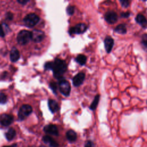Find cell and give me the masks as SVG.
<instances>
[{
	"instance_id": "8",
	"label": "cell",
	"mask_w": 147,
	"mask_h": 147,
	"mask_svg": "<svg viewBox=\"0 0 147 147\" xmlns=\"http://www.w3.org/2000/svg\"><path fill=\"white\" fill-rule=\"evenodd\" d=\"M31 33L32 40L35 42H38L41 41L45 37L44 32L41 30L34 29L31 32Z\"/></svg>"
},
{
	"instance_id": "28",
	"label": "cell",
	"mask_w": 147,
	"mask_h": 147,
	"mask_svg": "<svg viewBox=\"0 0 147 147\" xmlns=\"http://www.w3.org/2000/svg\"><path fill=\"white\" fill-rule=\"evenodd\" d=\"M130 16V13L129 11H126V12H121V17L123 18H127L129 17Z\"/></svg>"
},
{
	"instance_id": "12",
	"label": "cell",
	"mask_w": 147,
	"mask_h": 147,
	"mask_svg": "<svg viewBox=\"0 0 147 147\" xmlns=\"http://www.w3.org/2000/svg\"><path fill=\"white\" fill-rule=\"evenodd\" d=\"M44 131L48 134L54 136H57L59 134L57 127L56 125L52 124L46 125L44 127Z\"/></svg>"
},
{
	"instance_id": "34",
	"label": "cell",
	"mask_w": 147,
	"mask_h": 147,
	"mask_svg": "<svg viewBox=\"0 0 147 147\" xmlns=\"http://www.w3.org/2000/svg\"><path fill=\"white\" fill-rule=\"evenodd\" d=\"M3 147H11V146H3Z\"/></svg>"
},
{
	"instance_id": "10",
	"label": "cell",
	"mask_w": 147,
	"mask_h": 147,
	"mask_svg": "<svg viewBox=\"0 0 147 147\" xmlns=\"http://www.w3.org/2000/svg\"><path fill=\"white\" fill-rule=\"evenodd\" d=\"M13 121V117L10 114H3L0 116V123L5 126H9Z\"/></svg>"
},
{
	"instance_id": "9",
	"label": "cell",
	"mask_w": 147,
	"mask_h": 147,
	"mask_svg": "<svg viewBox=\"0 0 147 147\" xmlns=\"http://www.w3.org/2000/svg\"><path fill=\"white\" fill-rule=\"evenodd\" d=\"M114 44V39L110 36H107L104 40L105 49L107 53L111 52Z\"/></svg>"
},
{
	"instance_id": "32",
	"label": "cell",
	"mask_w": 147,
	"mask_h": 147,
	"mask_svg": "<svg viewBox=\"0 0 147 147\" xmlns=\"http://www.w3.org/2000/svg\"><path fill=\"white\" fill-rule=\"evenodd\" d=\"M7 18L9 20H12L13 19V14L10 12H9L7 13Z\"/></svg>"
},
{
	"instance_id": "31",
	"label": "cell",
	"mask_w": 147,
	"mask_h": 147,
	"mask_svg": "<svg viewBox=\"0 0 147 147\" xmlns=\"http://www.w3.org/2000/svg\"><path fill=\"white\" fill-rule=\"evenodd\" d=\"M29 1V0H17V2L22 5H25Z\"/></svg>"
},
{
	"instance_id": "14",
	"label": "cell",
	"mask_w": 147,
	"mask_h": 147,
	"mask_svg": "<svg viewBox=\"0 0 147 147\" xmlns=\"http://www.w3.org/2000/svg\"><path fill=\"white\" fill-rule=\"evenodd\" d=\"M48 107L51 111L53 113L56 112L59 109V106L58 103L55 100H53V99H49Z\"/></svg>"
},
{
	"instance_id": "2",
	"label": "cell",
	"mask_w": 147,
	"mask_h": 147,
	"mask_svg": "<svg viewBox=\"0 0 147 147\" xmlns=\"http://www.w3.org/2000/svg\"><path fill=\"white\" fill-rule=\"evenodd\" d=\"M32 39V33L26 30H21L17 34V40L19 44L25 45Z\"/></svg>"
},
{
	"instance_id": "7",
	"label": "cell",
	"mask_w": 147,
	"mask_h": 147,
	"mask_svg": "<svg viewBox=\"0 0 147 147\" xmlns=\"http://www.w3.org/2000/svg\"><path fill=\"white\" fill-rule=\"evenodd\" d=\"M105 21L110 24H113L118 21V15L114 11H109L105 14Z\"/></svg>"
},
{
	"instance_id": "24",
	"label": "cell",
	"mask_w": 147,
	"mask_h": 147,
	"mask_svg": "<svg viewBox=\"0 0 147 147\" xmlns=\"http://www.w3.org/2000/svg\"><path fill=\"white\" fill-rule=\"evenodd\" d=\"M7 101V96L3 93H0V103L4 104Z\"/></svg>"
},
{
	"instance_id": "1",
	"label": "cell",
	"mask_w": 147,
	"mask_h": 147,
	"mask_svg": "<svg viewBox=\"0 0 147 147\" xmlns=\"http://www.w3.org/2000/svg\"><path fill=\"white\" fill-rule=\"evenodd\" d=\"M67 69V64L65 61L60 59H56L53 62V76L56 79H60Z\"/></svg>"
},
{
	"instance_id": "6",
	"label": "cell",
	"mask_w": 147,
	"mask_h": 147,
	"mask_svg": "<svg viewBox=\"0 0 147 147\" xmlns=\"http://www.w3.org/2000/svg\"><path fill=\"white\" fill-rule=\"evenodd\" d=\"M87 29V25L84 23H80L76 24L74 27L71 28L69 30L70 34H82Z\"/></svg>"
},
{
	"instance_id": "26",
	"label": "cell",
	"mask_w": 147,
	"mask_h": 147,
	"mask_svg": "<svg viewBox=\"0 0 147 147\" xmlns=\"http://www.w3.org/2000/svg\"><path fill=\"white\" fill-rule=\"evenodd\" d=\"M119 2H120L121 6L125 8L129 7V4H130V2L127 0H120Z\"/></svg>"
},
{
	"instance_id": "20",
	"label": "cell",
	"mask_w": 147,
	"mask_h": 147,
	"mask_svg": "<svg viewBox=\"0 0 147 147\" xmlns=\"http://www.w3.org/2000/svg\"><path fill=\"white\" fill-rule=\"evenodd\" d=\"M99 99H100V95H99V94L96 95L95 96V98H94V99L92 102L91 103V104L90 106V109L91 110L94 111V110H95L96 109V107H97V106H98V103H99Z\"/></svg>"
},
{
	"instance_id": "16",
	"label": "cell",
	"mask_w": 147,
	"mask_h": 147,
	"mask_svg": "<svg viewBox=\"0 0 147 147\" xmlns=\"http://www.w3.org/2000/svg\"><path fill=\"white\" fill-rule=\"evenodd\" d=\"M135 20L137 24H138L142 26H145L147 24L146 18L143 14L141 13H139L136 16L135 18Z\"/></svg>"
},
{
	"instance_id": "19",
	"label": "cell",
	"mask_w": 147,
	"mask_h": 147,
	"mask_svg": "<svg viewBox=\"0 0 147 147\" xmlns=\"http://www.w3.org/2000/svg\"><path fill=\"white\" fill-rule=\"evenodd\" d=\"M16 130L13 128H10L5 134V136L7 140L10 141L14 138V137L16 136Z\"/></svg>"
},
{
	"instance_id": "21",
	"label": "cell",
	"mask_w": 147,
	"mask_h": 147,
	"mask_svg": "<svg viewBox=\"0 0 147 147\" xmlns=\"http://www.w3.org/2000/svg\"><path fill=\"white\" fill-rule=\"evenodd\" d=\"M76 61L81 65H83L87 61V57L84 55H79L75 59Z\"/></svg>"
},
{
	"instance_id": "30",
	"label": "cell",
	"mask_w": 147,
	"mask_h": 147,
	"mask_svg": "<svg viewBox=\"0 0 147 147\" xmlns=\"http://www.w3.org/2000/svg\"><path fill=\"white\" fill-rule=\"evenodd\" d=\"M5 36V32L3 29V27L0 25V37H3Z\"/></svg>"
},
{
	"instance_id": "4",
	"label": "cell",
	"mask_w": 147,
	"mask_h": 147,
	"mask_svg": "<svg viewBox=\"0 0 147 147\" xmlns=\"http://www.w3.org/2000/svg\"><path fill=\"white\" fill-rule=\"evenodd\" d=\"M32 112V107L29 105H22L18 111V119L20 120H24Z\"/></svg>"
},
{
	"instance_id": "27",
	"label": "cell",
	"mask_w": 147,
	"mask_h": 147,
	"mask_svg": "<svg viewBox=\"0 0 147 147\" xmlns=\"http://www.w3.org/2000/svg\"><path fill=\"white\" fill-rule=\"evenodd\" d=\"M66 11L67 12V13L69 14V15H72L73 14V13H74V11H75V7L72 6H69L67 7V9H66Z\"/></svg>"
},
{
	"instance_id": "25",
	"label": "cell",
	"mask_w": 147,
	"mask_h": 147,
	"mask_svg": "<svg viewBox=\"0 0 147 147\" xmlns=\"http://www.w3.org/2000/svg\"><path fill=\"white\" fill-rule=\"evenodd\" d=\"M49 87L51 88V90L53 91V92L55 94H56V91H57V84H56L55 82H51L49 83Z\"/></svg>"
},
{
	"instance_id": "11",
	"label": "cell",
	"mask_w": 147,
	"mask_h": 147,
	"mask_svg": "<svg viewBox=\"0 0 147 147\" xmlns=\"http://www.w3.org/2000/svg\"><path fill=\"white\" fill-rule=\"evenodd\" d=\"M84 79H85V74L83 72L78 73L77 75H76L72 79L74 86L75 87H78L80 86L84 82Z\"/></svg>"
},
{
	"instance_id": "23",
	"label": "cell",
	"mask_w": 147,
	"mask_h": 147,
	"mask_svg": "<svg viewBox=\"0 0 147 147\" xmlns=\"http://www.w3.org/2000/svg\"><path fill=\"white\" fill-rule=\"evenodd\" d=\"M53 67V62H52V61L47 62L44 65V68L46 70H48V69L52 70Z\"/></svg>"
},
{
	"instance_id": "33",
	"label": "cell",
	"mask_w": 147,
	"mask_h": 147,
	"mask_svg": "<svg viewBox=\"0 0 147 147\" xmlns=\"http://www.w3.org/2000/svg\"><path fill=\"white\" fill-rule=\"evenodd\" d=\"M39 147H46V146H40Z\"/></svg>"
},
{
	"instance_id": "22",
	"label": "cell",
	"mask_w": 147,
	"mask_h": 147,
	"mask_svg": "<svg viewBox=\"0 0 147 147\" xmlns=\"http://www.w3.org/2000/svg\"><path fill=\"white\" fill-rule=\"evenodd\" d=\"M141 44L142 49L147 52V33H145L142 35L141 39Z\"/></svg>"
},
{
	"instance_id": "15",
	"label": "cell",
	"mask_w": 147,
	"mask_h": 147,
	"mask_svg": "<svg viewBox=\"0 0 147 147\" xmlns=\"http://www.w3.org/2000/svg\"><path fill=\"white\" fill-rule=\"evenodd\" d=\"M42 140L45 144H48L51 147H59V144L51 137L49 136H44Z\"/></svg>"
},
{
	"instance_id": "18",
	"label": "cell",
	"mask_w": 147,
	"mask_h": 147,
	"mask_svg": "<svg viewBox=\"0 0 147 147\" xmlns=\"http://www.w3.org/2000/svg\"><path fill=\"white\" fill-rule=\"evenodd\" d=\"M66 137L68 141L70 142H74L76 140V133L72 130H69L66 133Z\"/></svg>"
},
{
	"instance_id": "3",
	"label": "cell",
	"mask_w": 147,
	"mask_h": 147,
	"mask_svg": "<svg viewBox=\"0 0 147 147\" xmlns=\"http://www.w3.org/2000/svg\"><path fill=\"white\" fill-rule=\"evenodd\" d=\"M39 17L34 13H30L26 15L24 18L25 24L29 27H32L36 25L39 21Z\"/></svg>"
},
{
	"instance_id": "17",
	"label": "cell",
	"mask_w": 147,
	"mask_h": 147,
	"mask_svg": "<svg viewBox=\"0 0 147 147\" xmlns=\"http://www.w3.org/2000/svg\"><path fill=\"white\" fill-rule=\"evenodd\" d=\"M114 32L117 33L121 34H126L127 32V29L125 25L121 24L118 25L114 29Z\"/></svg>"
},
{
	"instance_id": "13",
	"label": "cell",
	"mask_w": 147,
	"mask_h": 147,
	"mask_svg": "<svg viewBox=\"0 0 147 147\" xmlns=\"http://www.w3.org/2000/svg\"><path fill=\"white\" fill-rule=\"evenodd\" d=\"M20 53L16 48H13L10 53V59L12 62L17 61L20 58Z\"/></svg>"
},
{
	"instance_id": "29",
	"label": "cell",
	"mask_w": 147,
	"mask_h": 147,
	"mask_svg": "<svg viewBox=\"0 0 147 147\" xmlns=\"http://www.w3.org/2000/svg\"><path fill=\"white\" fill-rule=\"evenodd\" d=\"M84 147H94V144L92 141H88L86 142Z\"/></svg>"
},
{
	"instance_id": "5",
	"label": "cell",
	"mask_w": 147,
	"mask_h": 147,
	"mask_svg": "<svg viewBox=\"0 0 147 147\" xmlns=\"http://www.w3.org/2000/svg\"><path fill=\"white\" fill-rule=\"evenodd\" d=\"M60 91L64 96H68L71 91V86L69 82L64 79H62L59 82Z\"/></svg>"
}]
</instances>
